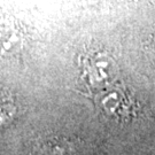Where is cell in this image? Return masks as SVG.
Masks as SVG:
<instances>
[{"label": "cell", "mask_w": 155, "mask_h": 155, "mask_svg": "<svg viewBox=\"0 0 155 155\" xmlns=\"http://www.w3.org/2000/svg\"><path fill=\"white\" fill-rule=\"evenodd\" d=\"M117 64L108 53L94 52L84 59L82 78L92 90H105L115 79Z\"/></svg>", "instance_id": "6da1fadb"}, {"label": "cell", "mask_w": 155, "mask_h": 155, "mask_svg": "<svg viewBox=\"0 0 155 155\" xmlns=\"http://www.w3.org/2000/svg\"><path fill=\"white\" fill-rule=\"evenodd\" d=\"M100 109L115 118H125L132 113V100L121 87H111L105 91L98 100Z\"/></svg>", "instance_id": "7a4b0ae2"}, {"label": "cell", "mask_w": 155, "mask_h": 155, "mask_svg": "<svg viewBox=\"0 0 155 155\" xmlns=\"http://www.w3.org/2000/svg\"><path fill=\"white\" fill-rule=\"evenodd\" d=\"M35 155H76V148L70 140L55 137L43 141L37 147Z\"/></svg>", "instance_id": "3957f363"}]
</instances>
